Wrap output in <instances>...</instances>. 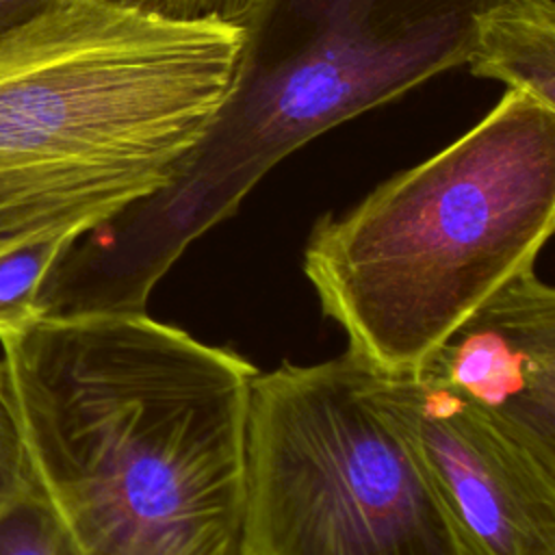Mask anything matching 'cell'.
Listing matches in <instances>:
<instances>
[{"mask_svg":"<svg viewBox=\"0 0 555 555\" xmlns=\"http://www.w3.org/2000/svg\"><path fill=\"white\" fill-rule=\"evenodd\" d=\"M0 345L33 473L82 555H249L256 366L145 312L39 317Z\"/></svg>","mask_w":555,"mask_h":555,"instance_id":"obj_1","label":"cell"},{"mask_svg":"<svg viewBox=\"0 0 555 555\" xmlns=\"http://www.w3.org/2000/svg\"><path fill=\"white\" fill-rule=\"evenodd\" d=\"M496 0H256L225 95L171 180L82 234L59 264L80 312H145L184 247L325 130L466 65Z\"/></svg>","mask_w":555,"mask_h":555,"instance_id":"obj_2","label":"cell"},{"mask_svg":"<svg viewBox=\"0 0 555 555\" xmlns=\"http://www.w3.org/2000/svg\"><path fill=\"white\" fill-rule=\"evenodd\" d=\"M241 46L180 24L56 0L0 37V249L98 228L160 191L215 117Z\"/></svg>","mask_w":555,"mask_h":555,"instance_id":"obj_3","label":"cell"},{"mask_svg":"<svg viewBox=\"0 0 555 555\" xmlns=\"http://www.w3.org/2000/svg\"><path fill=\"white\" fill-rule=\"evenodd\" d=\"M555 228V108L505 91L468 132L323 215L304 271L349 353L414 369L473 308L533 267Z\"/></svg>","mask_w":555,"mask_h":555,"instance_id":"obj_4","label":"cell"},{"mask_svg":"<svg viewBox=\"0 0 555 555\" xmlns=\"http://www.w3.org/2000/svg\"><path fill=\"white\" fill-rule=\"evenodd\" d=\"M249 555H475L353 353L256 373Z\"/></svg>","mask_w":555,"mask_h":555,"instance_id":"obj_5","label":"cell"},{"mask_svg":"<svg viewBox=\"0 0 555 555\" xmlns=\"http://www.w3.org/2000/svg\"><path fill=\"white\" fill-rule=\"evenodd\" d=\"M375 371V390L475 555H555V470L470 403L414 371Z\"/></svg>","mask_w":555,"mask_h":555,"instance_id":"obj_6","label":"cell"},{"mask_svg":"<svg viewBox=\"0 0 555 555\" xmlns=\"http://www.w3.org/2000/svg\"><path fill=\"white\" fill-rule=\"evenodd\" d=\"M410 371L555 470V291L533 267L494 288Z\"/></svg>","mask_w":555,"mask_h":555,"instance_id":"obj_7","label":"cell"},{"mask_svg":"<svg viewBox=\"0 0 555 555\" xmlns=\"http://www.w3.org/2000/svg\"><path fill=\"white\" fill-rule=\"evenodd\" d=\"M466 65L555 108L553 0H496L477 22Z\"/></svg>","mask_w":555,"mask_h":555,"instance_id":"obj_8","label":"cell"},{"mask_svg":"<svg viewBox=\"0 0 555 555\" xmlns=\"http://www.w3.org/2000/svg\"><path fill=\"white\" fill-rule=\"evenodd\" d=\"M78 234H50L0 249V338L39 319L41 288Z\"/></svg>","mask_w":555,"mask_h":555,"instance_id":"obj_9","label":"cell"},{"mask_svg":"<svg viewBox=\"0 0 555 555\" xmlns=\"http://www.w3.org/2000/svg\"><path fill=\"white\" fill-rule=\"evenodd\" d=\"M0 555H82L37 477L0 514Z\"/></svg>","mask_w":555,"mask_h":555,"instance_id":"obj_10","label":"cell"},{"mask_svg":"<svg viewBox=\"0 0 555 555\" xmlns=\"http://www.w3.org/2000/svg\"><path fill=\"white\" fill-rule=\"evenodd\" d=\"M35 479L22 421L0 362V514Z\"/></svg>","mask_w":555,"mask_h":555,"instance_id":"obj_11","label":"cell"},{"mask_svg":"<svg viewBox=\"0 0 555 555\" xmlns=\"http://www.w3.org/2000/svg\"><path fill=\"white\" fill-rule=\"evenodd\" d=\"M117 9L180 24L238 26L256 0H98Z\"/></svg>","mask_w":555,"mask_h":555,"instance_id":"obj_12","label":"cell"},{"mask_svg":"<svg viewBox=\"0 0 555 555\" xmlns=\"http://www.w3.org/2000/svg\"><path fill=\"white\" fill-rule=\"evenodd\" d=\"M56 0H0V37L35 20Z\"/></svg>","mask_w":555,"mask_h":555,"instance_id":"obj_13","label":"cell"}]
</instances>
